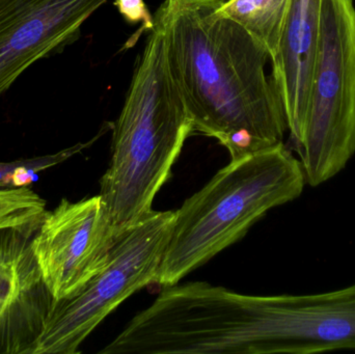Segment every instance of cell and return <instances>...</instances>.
<instances>
[{
    "instance_id": "6",
    "label": "cell",
    "mask_w": 355,
    "mask_h": 354,
    "mask_svg": "<svg viewBox=\"0 0 355 354\" xmlns=\"http://www.w3.org/2000/svg\"><path fill=\"white\" fill-rule=\"evenodd\" d=\"M118 239L100 195L62 199L47 211L33 238V251L54 301L71 299L107 264Z\"/></svg>"
},
{
    "instance_id": "2",
    "label": "cell",
    "mask_w": 355,
    "mask_h": 354,
    "mask_svg": "<svg viewBox=\"0 0 355 354\" xmlns=\"http://www.w3.org/2000/svg\"><path fill=\"white\" fill-rule=\"evenodd\" d=\"M112 130V159L99 195L119 239L154 211L156 195L194 132L157 25L150 30Z\"/></svg>"
},
{
    "instance_id": "11",
    "label": "cell",
    "mask_w": 355,
    "mask_h": 354,
    "mask_svg": "<svg viewBox=\"0 0 355 354\" xmlns=\"http://www.w3.org/2000/svg\"><path fill=\"white\" fill-rule=\"evenodd\" d=\"M112 123H105L97 135L87 143H79L62 150L58 153L37 157L18 159L14 161L0 162V189L26 187L33 182L39 172L53 168L91 147L102 135L112 130Z\"/></svg>"
},
{
    "instance_id": "5",
    "label": "cell",
    "mask_w": 355,
    "mask_h": 354,
    "mask_svg": "<svg viewBox=\"0 0 355 354\" xmlns=\"http://www.w3.org/2000/svg\"><path fill=\"white\" fill-rule=\"evenodd\" d=\"M175 211H153L118 239L107 264L71 299L54 301L33 354L80 353L85 339L135 292L156 284Z\"/></svg>"
},
{
    "instance_id": "13",
    "label": "cell",
    "mask_w": 355,
    "mask_h": 354,
    "mask_svg": "<svg viewBox=\"0 0 355 354\" xmlns=\"http://www.w3.org/2000/svg\"><path fill=\"white\" fill-rule=\"evenodd\" d=\"M121 16L130 23L137 24L141 23V28L127 42L126 47H131L137 43L141 33L152 30L154 27V19L144 0H114Z\"/></svg>"
},
{
    "instance_id": "3",
    "label": "cell",
    "mask_w": 355,
    "mask_h": 354,
    "mask_svg": "<svg viewBox=\"0 0 355 354\" xmlns=\"http://www.w3.org/2000/svg\"><path fill=\"white\" fill-rule=\"evenodd\" d=\"M306 185L300 160L284 143L231 160L175 211L156 284H178Z\"/></svg>"
},
{
    "instance_id": "1",
    "label": "cell",
    "mask_w": 355,
    "mask_h": 354,
    "mask_svg": "<svg viewBox=\"0 0 355 354\" xmlns=\"http://www.w3.org/2000/svg\"><path fill=\"white\" fill-rule=\"evenodd\" d=\"M225 0H164L154 14L171 71L193 123L231 160L283 143L285 110L265 48L219 12Z\"/></svg>"
},
{
    "instance_id": "7",
    "label": "cell",
    "mask_w": 355,
    "mask_h": 354,
    "mask_svg": "<svg viewBox=\"0 0 355 354\" xmlns=\"http://www.w3.org/2000/svg\"><path fill=\"white\" fill-rule=\"evenodd\" d=\"M108 0H0V96L37 60L80 37L87 19Z\"/></svg>"
},
{
    "instance_id": "10",
    "label": "cell",
    "mask_w": 355,
    "mask_h": 354,
    "mask_svg": "<svg viewBox=\"0 0 355 354\" xmlns=\"http://www.w3.org/2000/svg\"><path fill=\"white\" fill-rule=\"evenodd\" d=\"M292 0H225L223 16L243 27L273 60L279 51Z\"/></svg>"
},
{
    "instance_id": "8",
    "label": "cell",
    "mask_w": 355,
    "mask_h": 354,
    "mask_svg": "<svg viewBox=\"0 0 355 354\" xmlns=\"http://www.w3.org/2000/svg\"><path fill=\"white\" fill-rule=\"evenodd\" d=\"M40 224L0 229V354H33L54 303L33 251Z\"/></svg>"
},
{
    "instance_id": "9",
    "label": "cell",
    "mask_w": 355,
    "mask_h": 354,
    "mask_svg": "<svg viewBox=\"0 0 355 354\" xmlns=\"http://www.w3.org/2000/svg\"><path fill=\"white\" fill-rule=\"evenodd\" d=\"M321 0H292L271 80L281 98L293 149L304 135L311 81L318 49Z\"/></svg>"
},
{
    "instance_id": "4",
    "label": "cell",
    "mask_w": 355,
    "mask_h": 354,
    "mask_svg": "<svg viewBox=\"0 0 355 354\" xmlns=\"http://www.w3.org/2000/svg\"><path fill=\"white\" fill-rule=\"evenodd\" d=\"M306 184L317 187L355 153V6L321 0L318 49L302 141L295 149Z\"/></svg>"
},
{
    "instance_id": "12",
    "label": "cell",
    "mask_w": 355,
    "mask_h": 354,
    "mask_svg": "<svg viewBox=\"0 0 355 354\" xmlns=\"http://www.w3.org/2000/svg\"><path fill=\"white\" fill-rule=\"evenodd\" d=\"M46 213L45 200L28 186L0 189V229L39 224Z\"/></svg>"
}]
</instances>
